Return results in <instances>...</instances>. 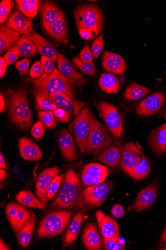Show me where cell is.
I'll return each mask as SVG.
<instances>
[{
	"label": "cell",
	"instance_id": "cell-1",
	"mask_svg": "<svg viewBox=\"0 0 166 250\" xmlns=\"http://www.w3.org/2000/svg\"><path fill=\"white\" fill-rule=\"evenodd\" d=\"M27 80L33 84L45 88L50 94H64L69 97L74 105V117L78 115L85 104V103L82 102L78 98L77 92L87 83L86 80L76 81L69 79L62 75L55 67L52 74L43 73L38 80H33L28 78Z\"/></svg>",
	"mask_w": 166,
	"mask_h": 250
},
{
	"label": "cell",
	"instance_id": "cell-2",
	"mask_svg": "<svg viewBox=\"0 0 166 250\" xmlns=\"http://www.w3.org/2000/svg\"><path fill=\"white\" fill-rule=\"evenodd\" d=\"M5 96L10 121L19 129L28 131L33 126L34 118L27 91L24 88H8Z\"/></svg>",
	"mask_w": 166,
	"mask_h": 250
},
{
	"label": "cell",
	"instance_id": "cell-3",
	"mask_svg": "<svg viewBox=\"0 0 166 250\" xmlns=\"http://www.w3.org/2000/svg\"><path fill=\"white\" fill-rule=\"evenodd\" d=\"M74 18L81 37L89 40L98 36L104 25V15L97 5L84 4L74 11Z\"/></svg>",
	"mask_w": 166,
	"mask_h": 250
},
{
	"label": "cell",
	"instance_id": "cell-4",
	"mask_svg": "<svg viewBox=\"0 0 166 250\" xmlns=\"http://www.w3.org/2000/svg\"><path fill=\"white\" fill-rule=\"evenodd\" d=\"M82 191L78 174L72 169L68 170L65 174L61 188L52 204V209L76 211Z\"/></svg>",
	"mask_w": 166,
	"mask_h": 250
},
{
	"label": "cell",
	"instance_id": "cell-5",
	"mask_svg": "<svg viewBox=\"0 0 166 250\" xmlns=\"http://www.w3.org/2000/svg\"><path fill=\"white\" fill-rule=\"evenodd\" d=\"M73 212L59 210L47 215L41 221L37 230L39 238H48L61 234L67 226Z\"/></svg>",
	"mask_w": 166,
	"mask_h": 250
},
{
	"label": "cell",
	"instance_id": "cell-6",
	"mask_svg": "<svg viewBox=\"0 0 166 250\" xmlns=\"http://www.w3.org/2000/svg\"><path fill=\"white\" fill-rule=\"evenodd\" d=\"M93 117L91 110L85 107L80 111L68 127L69 131L74 135L77 144L82 153L87 151Z\"/></svg>",
	"mask_w": 166,
	"mask_h": 250
},
{
	"label": "cell",
	"instance_id": "cell-7",
	"mask_svg": "<svg viewBox=\"0 0 166 250\" xmlns=\"http://www.w3.org/2000/svg\"><path fill=\"white\" fill-rule=\"evenodd\" d=\"M113 190L111 182L88 187L82 191L76 210L87 207L89 209L100 207L107 199Z\"/></svg>",
	"mask_w": 166,
	"mask_h": 250
},
{
	"label": "cell",
	"instance_id": "cell-8",
	"mask_svg": "<svg viewBox=\"0 0 166 250\" xmlns=\"http://www.w3.org/2000/svg\"><path fill=\"white\" fill-rule=\"evenodd\" d=\"M96 106L100 117L104 122L113 140L118 141L121 139L124 130V124L119 111L114 105L107 102H100Z\"/></svg>",
	"mask_w": 166,
	"mask_h": 250
},
{
	"label": "cell",
	"instance_id": "cell-9",
	"mask_svg": "<svg viewBox=\"0 0 166 250\" xmlns=\"http://www.w3.org/2000/svg\"><path fill=\"white\" fill-rule=\"evenodd\" d=\"M113 141L108 129L94 117L86 151L98 155L103 149L113 144Z\"/></svg>",
	"mask_w": 166,
	"mask_h": 250
},
{
	"label": "cell",
	"instance_id": "cell-10",
	"mask_svg": "<svg viewBox=\"0 0 166 250\" xmlns=\"http://www.w3.org/2000/svg\"><path fill=\"white\" fill-rule=\"evenodd\" d=\"M6 214L14 232L17 234L31 219L32 211L21 204L10 203L6 208Z\"/></svg>",
	"mask_w": 166,
	"mask_h": 250
},
{
	"label": "cell",
	"instance_id": "cell-11",
	"mask_svg": "<svg viewBox=\"0 0 166 250\" xmlns=\"http://www.w3.org/2000/svg\"><path fill=\"white\" fill-rule=\"evenodd\" d=\"M110 172V169L106 166L97 163L89 164L83 169L82 183L85 187L104 183Z\"/></svg>",
	"mask_w": 166,
	"mask_h": 250
},
{
	"label": "cell",
	"instance_id": "cell-12",
	"mask_svg": "<svg viewBox=\"0 0 166 250\" xmlns=\"http://www.w3.org/2000/svg\"><path fill=\"white\" fill-rule=\"evenodd\" d=\"M165 103V96L161 92H155L140 102L135 108L137 115L150 117L158 112Z\"/></svg>",
	"mask_w": 166,
	"mask_h": 250
},
{
	"label": "cell",
	"instance_id": "cell-13",
	"mask_svg": "<svg viewBox=\"0 0 166 250\" xmlns=\"http://www.w3.org/2000/svg\"><path fill=\"white\" fill-rule=\"evenodd\" d=\"M142 148L139 144L131 142L127 144L122 157L121 166L126 173L135 167L141 161L143 156Z\"/></svg>",
	"mask_w": 166,
	"mask_h": 250
},
{
	"label": "cell",
	"instance_id": "cell-14",
	"mask_svg": "<svg viewBox=\"0 0 166 250\" xmlns=\"http://www.w3.org/2000/svg\"><path fill=\"white\" fill-rule=\"evenodd\" d=\"M158 187V182L155 181L141 190L133 204V209L136 211L141 212L150 208L156 199Z\"/></svg>",
	"mask_w": 166,
	"mask_h": 250
},
{
	"label": "cell",
	"instance_id": "cell-15",
	"mask_svg": "<svg viewBox=\"0 0 166 250\" xmlns=\"http://www.w3.org/2000/svg\"><path fill=\"white\" fill-rule=\"evenodd\" d=\"M59 172L60 169L57 167L47 168L40 173L37 179L36 194L38 199L45 207L49 204V200L46 196L47 188Z\"/></svg>",
	"mask_w": 166,
	"mask_h": 250
},
{
	"label": "cell",
	"instance_id": "cell-16",
	"mask_svg": "<svg viewBox=\"0 0 166 250\" xmlns=\"http://www.w3.org/2000/svg\"><path fill=\"white\" fill-rule=\"evenodd\" d=\"M124 147L122 143L115 141L99 153L98 160L110 167H117L121 164Z\"/></svg>",
	"mask_w": 166,
	"mask_h": 250
},
{
	"label": "cell",
	"instance_id": "cell-17",
	"mask_svg": "<svg viewBox=\"0 0 166 250\" xmlns=\"http://www.w3.org/2000/svg\"><path fill=\"white\" fill-rule=\"evenodd\" d=\"M95 215L102 236L109 240H119L120 227L116 221L100 211H97Z\"/></svg>",
	"mask_w": 166,
	"mask_h": 250
},
{
	"label": "cell",
	"instance_id": "cell-18",
	"mask_svg": "<svg viewBox=\"0 0 166 250\" xmlns=\"http://www.w3.org/2000/svg\"><path fill=\"white\" fill-rule=\"evenodd\" d=\"M6 26L22 35H26L34 30V23L31 19L18 8L11 15Z\"/></svg>",
	"mask_w": 166,
	"mask_h": 250
},
{
	"label": "cell",
	"instance_id": "cell-19",
	"mask_svg": "<svg viewBox=\"0 0 166 250\" xmlns=\"http://www.w3.org/2000/svg\"><path fill=\"white\" fill-rule=\"evenodd\" d=\"M58 144L60 151L67 161L72 163L78 161L74 139L67 129L60 130Z\"/></svg>",
	"mask_w": 166,
	"mask_h": 250
},
{
	"label": "cell",
	"instance_id": "cell-20",
	"mask_svg": "<svg viewBox=\"0 0 166 250\" xmlns=\"http://www.w3.org/2000/svg\"><path fill=\"white\" fill-rule=\"evenodd\" d=\"M19 152L23 160L37 162L41 160L43 153L38 145L27 138H21L18 142Z\"/></svg>",
	"mask_w": 166,
	"mask_h": 250
},
{
	"label": "cell",
	"instance_id": "cell-21",
	"mask_svg": "<svg viewBox=\"0 0 166 250\" xmlns=\"http://www.w3.org/2000/svg\"><path fill=\"white\" fill-rule=\"evenodd\" d=\"M102 65L106 71L117 75L123 74L127 68L126 62L123 57L109 51L104 54Z\"/></svg>",
	"mask_w": 166,
	"mask_h": 250
},
{
	"label": "cell",
	"instance_id": "cell-22",
	"mask_svg": "<svg viewBox=\"0 0 166 250\" xmlns=\"http://www.w3.org/2000/svg\"><path fill=\"white\" fill-rule=\"evenodd\" d=\"M36 44L42 56L52 59L57 62L58 52L56 49L49 40L39 35L35 30L26 35Z\"/></svg>",
	"mask_w": 166,
	"mask_h": 250
},
{
	"label": "cell",
	"instance_id": "cell-23",
	"mask_svg": "<svg viewBox=\"0 0 166 250\" xmlns=\"http://www.w3.org/2000/svg\"><path fill=\"white\" fill-rule=\"evenodd\" d=\"M149 143L155 155L160 157L166 152V123L157 127L150 134Z\"/></svg>",
	"mask_w": 166,
	"mask_h": 250
},
{
	"label": "cell",
	"instance_id": "cell-24",
	"mask_svg": "<svg viewBox=\"0 0 166 250\" xmlns=\"http://www.w3.org/2000/svg\"><path fill=\"white\" fill-rule=\"evenodd\" d=\"M89 208H82L71 220L63 240V246L66 248L72 244L76 239L80 231L84 216Z\"/></svg>",
	"mask_w": 166,
	"mask_h": 250
},
{
	"label": "cell",
	"instance_id": "cell-25",
	"mask_svg": "<svg viewBox=\"0 0 166 250\" xmlns=\"http://www.w3.org/2000/svg\"><path fill=\"white\" fill-rule=\"evenodd\" d=\"M83 242L85 248L88 250L102 249V239L95 224L90 223L86 226L83 234Z\"/></svg>",
	"mask_w": 166,
	"mask_h": 250
},
{
	"label": "cell",
	"instance_id": "cell-26",
	"mask_svg": "<svg viewBox=\"0 0 166 250\" xmlns=\"http://www.w3.org/2000/svg\"><path fill=\"white\" fill-rule=\"evenodd\" d=\"M42 23L46 30L64 15L59 7L52 1H45L42 5Z\"/></svg>",
	"mask_w": 166,
	"mask_h": 250
},
{
	"label": "cell",
	"instance_id": "cell-27",
	"mask_svg": "<svg viewBox=\"0 0 166 250\" xmlns=\"http://www.w3.org/2000/svg\"><path fill=\"white\" fill-rule=\"evenodd\" d=\"M57 63L58 71L67 78L76 81L83 80V76L78 71L73 62L60 52H58Z\"/></svg>",
	"mask_w": 166,
	"mask_h": 250
},
{
	"label": "cell",
	"instance_id": "cell-28",
	"mask_svg": "<svg viewBox=\"0 0 166 250\" xmlns=\"http://www.w3.org/2000/svg\"><path fill=\"white\" fill-rule=\"evenodd\" d=\"M32 90L36 97V109L38 111H53V104L48 91L45 88L36 84H33Z\"/></svg>",
	"mask_w": 166,
	"mask_h": 250
},
{
	"label": "cell",
	"instance_id": "cell-29",
	"mask_svg": "<svg viewBox=\"0 0 166 250\" xmlns=\"http://www.w3.org/2000/svg\"><path fill=\"white\" fill-rule=\"evenodd\" d=\"M20 38V34L15 31L1 25L0 27V54L8 51Z\"/></svg>",
	"mask_w": 166,
	"mask_h": 250
},
{
	"label": "cell",
	"instance_id": "cell-30",
	"mask_svg": "<svg viewBox=\"0 0 166 250\" xmlns=\"http://www.w3.org/2000/svg\"><path fill=\"white\" fill-rule=\"evenodd\" d=\"M13 47L18 50L20 57H34L39 53L35 43L26 35L20 37Z\"/></svg>",
	"mask_w": 166,
	"mask_h": 250
},
{
	"label": "cell",
	"instance_id": "cell-31",
	"mask_svg": "<svg viewBox=\"0 0 166 250\" xmlns=\"http://www.w3.org/2000/svg\"><path fill=\"white\" fill-rule=\"evenodd\" d=\"M46 31L57 42L60 43L66 42L68 37V25L65 16H62Z\"/></svg>",
	"mask_w": 166,
	"mask_h": 250
},
{
	"label": "cell",
	"instance_id": "cell-32",
	"mask_svg": "<svg viewBox=\"0 0 166 250\" xmlns=\"http://www.w3.org/2000/svg\"><path fill=\"white\" fill-rule=\"evenodd\" d=\"M32 212V216L28 223L17 234V238L19 245L23 247H27L30 244L34 233L36 218Z\"/></svg>",
	"mask_w": 166,
	"mask_h": 250
},
{
	"label": "cell",
	"instance_id": "cell-33",
	"mask_svg": "<svg viewBox=\"0 0 166 250\" xmlns=\"http://www.w3.org/2000/svg\"><path fill=\"white\" fill-rule=\"evenodd\" d=\"M16 199L21 206L27 208L45 210L46 207L30 190H22L16 196Z\"/></svg>",
	"mask_w": 166,
	"mask_h": 250
},
{
	"label": "cell",
	"instance_id": "cell-34",
	"mask_svg": "<svg viewBox=\"0 0 166 250\" xmlns=\"http://www.w3.org/2000/svg\"><path fill=\"white\" fill-rule=\"evenodd\" d=\"M99 85L102 90L109 94H117L120 89V82L114 75L104 73L99 81Z\"/></svg>",
	"mask_w": 166,
	"mask_h": 250
},
{
	"label": "cell",
	"instance_id": "cell-35",
	"mask_svg": "<svg viewBox=\"0 0 166 250\" xmlns=\"http://www.w3.org/2000/svg\"><path fill=\"white\" fill-rule=\"evenodd\" d=\"M151 92V88L133 82L126 88L124 97L127 100L138 101L146 97Z\"/></svg>",
	"mask_w": 166,
	"mask_h": 250
},
{
	"label": "cell",
	"instance_id": "cell-36",
	"mask_svg": "<svg viewBox=\"0 0 166 250\" xmlns=\"http://www.w3.org/2000/svg\"><path fill=\"white\" fill-rule=\"evenodd\" d=\"M151 166L148 158L144 155L140 164L127 174L136 180L145 179L151 172Z\"/></svg>",
	"mask_w": 166,
	"mask_h": 250
},
{
	"label": "cell",
	"instance_id": "cell-37",
	"mask_svg": "<svg viewBox=\"0 0 166 250\" xmlns=\"http://www.w3.org/2000/svg\"><path fill=\"white\" fill-rule=\"evenodd\" d=\"M50 96L52 104L65 110L71 119L74 117V105L69 97L64 94H50Z\"/></svg>",
	"mask_w": 166,
	"mask_h": 250
},
{
	"label": "cell",
	"instance_id": "cell-38",
	"mask_svg": "<svg viewBox=\"0 0 166 250\" xmlns=\"http://www.w3.org/2000/svg\"><path fill=\"white\" fill-rule=\"evenodd\" d=\"M18 8L30 19L35 18L38 11L39 1L37 0H16Z\"/></svg>",
	"mask_w": 166,
	"mask_h": 250
},
{
	"label": "cell",
	"instance_id": "cell-39",
	"mask_svg": "<svg viewBox=\"0 0 166 250\" xmlns=\"http://www.w3.org/2000/svg\"><path fill=\"white\" fill-rule=\"evenodd\" d=\"M72 61L78 69L85 75L92 77L96 76L95 64L93 62H84L78 57H74Z\"/></svg>",
	"mask_w": 166,
	"mask_h": 250
},
{
	"label": "cell",
	"instance_id": "cell-40",
	"mask_svg": "<svg viewBox=\"0 0 166 250\" xmlns=\"http://www.w3.org/2000/svg\"><path fill=\"white\" fill-rule=\"evenodd\" d=\"M39 121L41 122L47 128L54 129L57 125L53 111H39L37 115Z\"/></svg>",
	"mask_w": 166,
	"mask_h": 250
},
{
	"label": "cell",
	"instance_id": "cell-41",
	"mask_svg": "<svg viewBox=\"0 0 166 250\" xmlns=\"http://www.w3.org/2000/svg\"><path fill=\"white\" fill-rule=\"evenodd\" d=\"M65 174H61L55 177L47 188L46 196L48 200L52 199L58 192Z\"/></svg>",
	"mask_w": 166,
	"mask_h": 250
},
{
	"label": "cell",
	"instance_id": "cell-42",
	"mask_svg": "<svg viewBox=\"0 0 166 250\" xmlns=\"http://www.w3.org/2000/svg\"><path fill=\"white\" fill-rule=\"evenodd\" d=\"M14 5V2L11 0H3L0 4V24L1 25L7 21Z\"/></svg>",
	"mask_w": 166,
	"mask_h": 250
},
{
	"label": "cell",
	"instance_id": "cell-43",
	"mask_svg": "<svg viewBox=\"0 0 166 250\" xmlns=\"http://www.w3.org/2000/svg\"><path fill=\"white\" fill-rule=\"evenodd\" d=\"M53 111L57 122L59 123H67L71 120L68 113L63 109L58 107L53 104Z\"/></svg>",
	"mask_w": 166,
	"mask_h": 250
},
{
	"label": "cell",
	"instance_id": "cell-44",
	"mask_svg": "<svg viewBox=\"0 0 166 250\" xmlns=\"http://www.w3.org/2000/svg\"><path fill=\"white\" fill-rule=\"evenodd\" d=\"M104 48V39L102 35L94 40L92 45L91 50L94 59H97L99 57Z\"/></svg>",
	"mask_w": 166,
	"mask_h": 250
},
{
	"label": "cell",
	"instance_id": "cell-45",
	"mask_svg": "<svg viewBox=\"0 0 166 250\" xmlns=\"http://www.w3.org/2000/svg\"><path fill=\"white\" fill-rule=\"evenodd\" d=\"M31 61V58H25L16 62L15 66L20 76H24L28 74Z\"/></svg>",
	"mask_w": 166,
	"mask_h": 250
},
{
	"label": "cell",
	"instance_id": "cell-46",
	"mask_svg": "<svg viewBox=\"0 0 166 250\" xmlns=\"http://www.w3.org/2000/svg\"><path fill=\"white\" fill-rule=\"evenodd\" d=\"M102 241L107 250H125V246L120 242L119 240H112L106 239L102 237Z\"/></svg>",
	"mask_w": 166,
	"mask_h": 250
},
{
	"label": "cell",
	"instance_id": "cell-47",
	"mask_svg": "<svg viewBox=\"0 0 166 250\" xmlns=\"http://www.w3.org/2000/svg\"><path fill=\"white\" fill-rule=\"evenodd\" d=\"M44 132V125L41 122L38 121L33 125L31 133L36 140L40 141L43 137Z\"/></svg>",
	"mask_w": 166,
	"mask_h": 250
},
{
	"label": "cell",
	"instance_id": "cell-48",
	"mask_svg": "<svg viewBox=\"0 0 166 250\" xmlns=\"http://www.w3.org/2000/svg\"><path fill=\"white\" fill-rule=\"evenodd\" d=\"M43 71L41 62L37 61L34 63L31 68L29 72L30 77L33 80H38L42 76Z\"/></svg>",
	"mask_w": 166,
	"mask_h": 250
},
{
	"label": "cell",
	"instance_id": "cell-49",
	"mask_svg": "<svg viewBox=\"0 0 166 250\" xmlns=\"http://www.w3.org/2000/svg\"><path fill=\"white\" fill-rule=\"evenodd\" d=\"M40 62L45 73L52 74L55 71V67L54 62L52 59L41 56Z\"/></svg>",
	"mask_w": 166,
	"mask_h": 250
},
{
	"label": "cell",
	"instance_id": "cell-50",
	"mask_svg": "<svg viewBox=\"0 0 166 250\" xmlns=\"http://www.w3.org/2000/svg\"><path fill=\"white\" fill-rule=\"evenodd\" d=\"M20 56L18 50L14 47H11L4 56V58L8 65L13 64Z\"/></svg>",
	"mask_w": 166,
	"mask_h": 250
},
{
	"label": "cell",
	"instance_id": "cell-51",
	"mask_svg": "<svg viewBox=\"0 0 166 250\" xmlns=\"http://www.w3.org/2000/svg\"><path fill=\"white\" fill-rule=\"evenodd\" d=\"M80 59L86 62H91L93 61V56L91 48L89 45H85L79 54Z\"/></svg>",
	"mask_w": 166,
	"mask_h": 250
},
{
	"label": "cell",
	"instance_id": "cell-52",
	"mask_svg": "<svg viewBox=\"0 0 166 250\" xmlns=\"http://www.w3.org/2000/svg\"><path fill=\"white\" fill-rule=\"evenodd\" d=\"M112 216L116 218L123 217L125 214L124 208L120 204H116L112 208L111 211Z\"/></svg>",
	"mask_w": 166,
	"mask_h": 250
},
{
	"label": "cell",
	"instance_id": "cell-53",
	"mask_svg": "<svg viewBox=\"0 0 166 250\" xmlns=\"http://www.w3.org/2000/svg\"><path fill=\"white\" fill-rule=\"evenodd\" d=\"M0 111L1 113L5 112L7 110L6 100L2 93L0 94Z\"/></svg>",
	"mask_w": 166,
	"mask_h": 250
},
{
	"label": "cell",
	"instance_id": "cell-54",
	"mask_svg": "<svg viewBox=\"0 0 166 250\" xmlns=\"http://www.w3.org/2000/svg\"><path fill=\"white\" fill-rule=\"evenodd\" d=\"M0 168L5 169H7L5 159L2 152L0 153Z\"/></svg>",
	"mask_w": 166,
	"mask_h": 250
},
{
	"label": "cell",
	"instance_id": "cell-55",
	"mask_svg": "<svg viewBox=\"0 0 166 250\" xmlns=\"http://www.w3.org/2000/svg\"><path fill=\"white\" fill-rule=\"evenodd\" d=\"M0 250H10V249L8 246L3 240L2 237L0 238Z\"/></svg>",
	"mask_w": 166,
	"mask_h": 250
},
{
	"label": "cell",
	"instance_id": "cell-56",
	"mask_svg": "<svg viewBox=\"0 0 166 250\" xmlns=\"http://www.w3.org/2000/svg\"><path fill=\"white\" fill-rule=\"evenodd\" d=\"M7 174L6 171L4 169L1 168L0 169V181L1 182H2L5 179Z\"/></svg>",
	"mask_w": 166,
	"mask_h": 250
},
{
	"label": "cell",
	"instance_id": "cell-57",
	"mask_svg": "<svg viewBox=\"0 0 166 250\" xmlns=\"http://www.w3.org/2000/svg\"><path fill=\"white\" fill-rule=\"evenodd\" d=\"M7 63L4 58H0V66L1 67H7Z\"/></svg>",
	"mask_w": 166,
	"mask_h": 250
},
{
	"label": "cell",
	"instance_id": "cell-58",
	"mask_svg": "<svg viewBox=\"0 0 166 250\" xmlns=\"http://www.w3.org/2000/svg\"><path fill=\"white\" fill-rule=\"evenodd\" d=\"M7 71V67L0 68V77L2 78L4 77Z\"/></svg>",
	"mask_w": 166,
	"mask_h": 250
},
{
	"label": "cell",
	"instance_id": "cell-59",
	"mask_svg": "<svg viewBox=\"0 0 166 250\" xmlns=\"http://www.w3.org/2000/svg\"><path fill=\"white\" fill-rule=\"evenodd\" d=\"M160 242L162 243H166V228L165 229V230L164 231V232L162 235V236H161V238L160 239Z\"/></svg>",
	"mask_w": 166,
	"mask_h": 250
},
{
	"label": "cell",
	"instance_id": "cell-60",
	"mask_svg": "<svg viewBox=\"0 0 166 250\" xmlns=\"http://www.w3.org/2000/svg\"><path fill=\"white\" fill-rule=\"evenodd\" d=\"M157 250H166V243H165L164 245L160 248H158Z\"/></svg>",
	"mask_w": 166,
	"mask_h": 250
},
{
	"label": "cell",
	"instance_id": "cell-61",
	"mask_svg": "<svg viewBox=\"0 0 166 250\" xmlns=\"http://www.w3.org/2000/svg\"><path fill=\"white\" fill-rule=\"evenodd\" d=\"M164 118H165V119L166 120V112H165L164 113Z\"/></svg>",
	"mask_w": 166,
	"mask_h": 250
},
{
	"label": "cell",
	"instance_id": "cell-62",
	"mask_svg": "<svg viewBox=\"0 0 166 250\" xmlns=\"http://www.w3.org/2000/svg\"></svg>",
	"mask_w": 166,
	"mask_h": 250
}]
</instances>
